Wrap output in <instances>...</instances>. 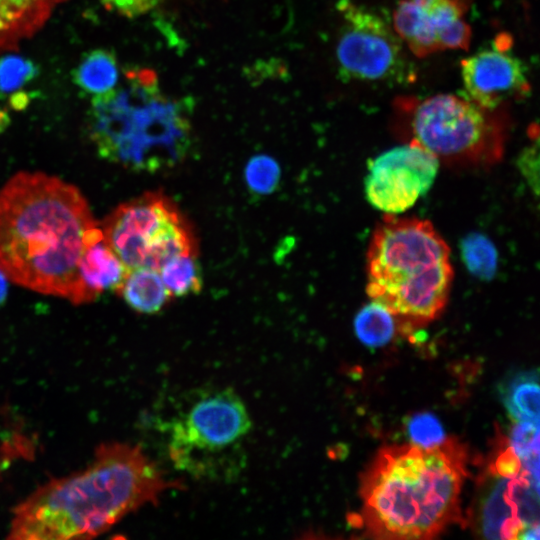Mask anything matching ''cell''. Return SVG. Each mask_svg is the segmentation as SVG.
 <instances>
[{
  "label": "cell",
  "instance_id": "cell-16",
  "mask_svg": "<svg viewBox=\"0 0 540 540\" xmlns=\"http://www.w3.org/2000/svg\"><path fill=\"white\" fill-rule=\"evenodd\" d=\"M126 304L141 314H155L172 299L159 271L137 268L128 271L115 291Z\"/></svg>",
  "mask_w": 540,
  "mask_h": 540
},
{
  "label": "cell",
  "instance_id": "cell-28",
  "mask_svg": "<svg viewBox=\"0 0 540 540\" xmlns=\"http://www.w3.org/2000/svg\"><path fill=\"white\" fill-rule=\"evenodd\" d=\"M8 113L5 109L0 108V132H2L5 127L9 124Z\"/></svg>",
  "mask_w": 540,
  "mask_h": 540
},
{
  "label": "cell",
  "instance_id": "cell-27",
  "mask_svg": "<svg viewBox=\"0 0 540 540\" xmlns=\"http://www.w3.org/2000/svg\"><path fill=\"white\" fill-rule=\"evenodd\" d=\"M7 276L4 274L3 271L0 270V305H2L8 294V282H7Z\"/></svg>",
  "mask_w": 540,
  "mask_h": 540
},
{
  "label": "cell",
  "instance_id": "cell-17",
  "mask_svg": "<svg viewBox=\"0 0 540 540\" xmlns=\"http://www.w3.org/2000/svg\"><path fill=\"white\" fill-rule=\"evenodd\" d=\"M72 78L82 92L92 97L112 91L120 81L115 54L103 48L85 53L74 69Z\"/></svg>",
  "mask_w": 540,
  "mask_h": 540
},
{
  "label": "cell",
  "instance_id": "cell-24",
  "mask_svg": "<svg viewBox=\"0 0 540 540\" xmlns=\"http://www.w3.org/2000/svg\"><path fill=\"white\" fill-rule=\"evenodd\" d=\"M280 179V168L276 161L265 155L254 156L245 168L248 187L258 194H269L275 190Z\"/></svg>",
  "mask_w": 540,
  "mask_h": 540
},
{
  "label": "cell",
  "instance_id": "cell-25",
  "mask_svg": "<svg viewBox=\"0 0 540 540\" xmlns=\"http://www.w3.org/2000/svg\"><path fill=\"white\" fill-rule=\"evenodd\" d=\"M408 435L412 443L422 448H432L446 440L440 420L430 412L414 414L407 423Z\"/></svg>",
  "mask_w": 540,
  "mask_h": 540
},
{
  "label": "cell",
  "instance_id": "cell-29",
  "mask_svg": "<svg viewBox=\"0 0 540 540\" xmlns=\"http://www.w3.org/2000/svg\"><path fill=\"white\" fill-rule=\"evenodd\" d=\"M158 3H161L163 0H156Z\"/></svg>",
  "mask_w": 540,
  "mask_h": 540
},
{
  "label": "cell",
  "instance_id": "cell-22",
  "mask_svg": "<svg viewBox=\"0 0 540 540\" xmlns=\"http://www.w3.org/2000/svg\"><path fill=\"white\" fill-rule=\"evenodd\" d=\"M461 256L467 269L476 277L490 279L497 268V250L484 235L472 233L461 240Z\"/></svg>",
  "mask_w": 540,
  "mask_h": 540
},
{
  "label": "cell",
  "instance_id": "cell-23",
  "mask_svg": "<svg viewBox=\"0 0 540 540\" xmlns=\"http://www.w3.org/2000/svg\"><path fill=\"white\" fill-rule=\"evenodd\" d=\"M506 442L524 468L539 477V423L517 422Z\"/></svg>",
  "mask_w": 540,
  "mask_h": 540
},
{
  "label": "cell",
  "instance_id": "cell-9",
  "mask_svg": "<svg viewBox=\"0 0 540 540\" xmlns=\"http://www.w3.org/2000/svg\"><path fill=\"white\" fill-rule=\"evenodd\" d=\"M337 10L341 25L335 55L341 78L396 85L414 81L410 52L391 23L352 0H339Z\"/></svg>",
  "mask_w": 540,
  "mask_h": 540
},
{
  "label": "cell",
  "instance_id": "cell-21",
  "mask_svg": "<svg viewBox=\"0 0 540 540\" xmlns=\"http://www.w3.org/2000/svg\"><path fill=\"white\" fill-rule=\"evenodd\" d=\"M39 75V66L33 60L16 53L0 56V101L22 92Z\"/></svg>",
  "mask_w": 540,
  "mask_h": 540
},
{
  "label": "cell",
  "instance_id": "cell-13",
  "mask_svg": "<svg viewBox=\"0 0 540 540\" xmlns=\"http://www.w3.org/2000/svg\"><path fill=\"white\" fill-rule=\"evenodd\" d=\"M461 78L468 99L489 110L524 99L531 90L524 63L511 51L508 36L461 61Z\"/></svg>",
  "mask_w": 540,
  "mask_h": 540
},
{
  "label": "cell",
  "instance_id": "cell-18",
  "mask_svg": "<svg viewBox=\"0 0 540 540\" xmlns=\"http://www.w3.org/2000/svg\"><path fill=\"white\" fill-rule=\"evenodd\" d=\"M500 396L514 420L539 423V376L536 370L511 376L501 386Z\"/></svg>",
  "mask_w": 540,
  "mask_h": 540
},
{
  "label": "cell",
  "instance_id": "cell-6",
  "mask_svg": "<svg viewBox=\"0 0 540 540\" xmlns=\"http://www.w3.org/2000/svg\"><path fill=\"white\" fill-rule=\"evenodd\" d=\"M252 428L248 410L230 388L192 391L164 425L173 465L191 476L222 479L244 465V441Z\"/></svg>",
  "mask_w": 540,
  "mask_h": 540
},
{
  "label": "cell",
  "instance_id": "cell-8",
  "mask_svg": "<svg viewBox=\"0 0 540 540\" xmlns=\"http://www.w3.org/2000/svg\"><path fill=\"white\" fill-rule=\"evenodd\" d=\"M103 237L125 266L159 269L180 255H197L186 218L162 192H147L117 206L100 224Z\"/></svg>",
  "mask_w": 540,
  "mask_h": 540
},
{
  "label": "cell",
  "instance_id": "cell-20",
  "mask_svg": "<svg viewBox=\"0 0 540 540\" xmlns=\"http://www.w3.org/2000/svg\"><path fill=\"white\" fill-rule=\"evenodd\" d=\"M159 274L173 297H183L201 291L203 281L197 255H180L168 260Z\"/></svg>",
  "mask_w": 540,
  "mask_h": 540
},
{
  "label": "cell",
  "instance_id": "cell-3",
  "mask_svg": "<svg viewBox=\"0 0 540 540\" xmlns=\"http://www.w3.org/2000/svg\"><path fill=\"white\" fill-rule=\"evenodd\" d=\"M468 453L457 439L432 448H382L360 483L358 524L371 537L426 539L460 519Z\"/></svg>",
  "mask_w": 540,
  "mask_h": 540
},
{
  "label": "cell",
  "instance_id": "cell-10",
  "mask_svg": "<svg viewBox=\"0 0 540 540\" xmlns=\"http://www.w3.org/2000/svg\"><path fill=\"white\" fill-rule=\"evenodd\" d=\"M470 524L490 539H539V477L527 469L501 474L487 467Z\"/></svg>",
  "mask_w": 540,
  "mask_h": 540
},
{
  "label": "cell",
  "instance_id": "cell-4",
  "mask_svg": "<svg viewBox=\"0 0 540 540\" xmlns=\"http://www.w3.org/2000/svg\"><path fill=\"white\" fill-rule=\"evenodd\" d=\"M123 76L91 99L88 130L98 154L137 172L175 168L192 145L191 106L165 95L152 70L132 68Z\"/></svg>",
  "mask_w": 540,
  "mask_h": 540
},
{
  "label": "cell",
  "instance_id": "cell-14",
  "mask_svg": "<svg viewBox=\"0 0 540 540\" xmlns=\"http://www.w3.org/2000/svg\"><path fill=\"white\" fill-rule=\"evenodd\" d=\"M64 1L0 0V54L33 36Z\"/></svg>",
  "mask_w": 540,
  "mask_h": 540
},
{
  "label": "cell",
  "instance_id": "cell-7",
  "mask_svg": "<svg viewBox=\"0 0 540 540\" xmlns=\"http://www.w3.org/2000/svg\"><path fill=\"white\" fill-rule=\"evenodd\" d=\"M394 112L409 142L439 161L481 164L502 154L506 122L501 109L489 110L466 96L439 93L400 96L394 101Z\"/></svg>",
  "mask_w": 540,
  "mask_h": 540
},
{
  "label": "cell",
  "instance_id": "cell-26",
  "mask_svg": "<svg viewBox=\"0 0 540 540\" xmlns=\"http://www.w3.org/2000/svg\"><path fill=\"white\" fill-rule=\"evenodd\" d=\"M101 2L108 9L127 17L140 16L159 4L156 0H101Z\"/></svg>",
  "mask_w": 540,
  "mask_h": 540
},
{
  "label": "cell",
  "instance_id": "cell-19",
  "mask_svg": "<svg viewBox=\"0 0 540 540\" xmlns=\"http://www.w3.org/2000/svg\"><path fill=\"white\" fill-rule=\"evenodd\" d=\"M396 320L385 307L370 301L356 314L354 330L357 338L367 347H382L393 338Z\"/></svg>",
  "mask_w": 540,
  "mask_h": 540
},
{
  "label": "cell",
  "instance_id": "cell-15",
  "mask_svg": "<svg viewBox=\"0 0 540 540\" xmlns=\"http://www.w3.org/2000/svg\"><path fill=\"white\" fill-rule=\"evenodd\" d=\"M128 271L104 237L90 243L79 262L80 280L89 302L106 290L116 291Z\"/></svg>",
  "mask_w": 540,
  "mask_h": 540
},
{
  "label": "cell",
  "instance_id": "cell-12",
  "mask_svg": "<svg viewBox=\"0 0 540 540\" xmlns=\"http://www.w3.org/2000/svg\"><path fill=\"white\" fill-rule=\"evenodd\" d=\"M471 5L472 0H398L391 24L417 58L445 50H467L472 29L466 14Z\"/></svg>",
  "mask_w": 540,
  "mask_h": 540
},
{
  "label": "cell",
  "instance_id": "cell-11",
  "mask_svg": "<svg viewBox=\"0 0 540 540\" xmlns=\"http://www.w3.org/2000/svg\"><path fill=\"white\" fill-rule=\"evenodd\" d=\"M440 161L416 143L393 147L372 159L364 180L367 201L387 215L402 213L425 195Z\"/></svg>",
  "mask_w": 540,
  "mask_h": 540
},
{
  "label": "cell",
  "instance_id": "cell-2",
  "mask_svg": "<svg viewBox=\"0 0 540 540\" xmlns=\"http://www.w3.org/2000/svg\"><path fill=\"white\" fill-rule=\"evenodd\" d=\"M173 488L181 483L167 479L139 445L102 443L86 468L51 478L14 507L8 538H94Z\"/></svg>",
  "mask_w": 540,
  "mask_h": 540
},
{
  "label": "cell",
  "instance_id": "cell-5",
  "mask_svg": "<svg viewBox=\"0 0 540 540\" xmlns=\"http://www.w3.org/2000/svg\"><path fill=\"white\" fill-rule=\"evenodd\" d=\"M366 274L371 301L401 325L418 327L446 306L453 279L450 250L429 221L387 215L372 235Z\"/></svg>",
  "mask_w": 540,
  "mask_h": 540
},
{
  "label": "cell",
  "instance_id": "cell-1",
  "mask_svg": "<svg viewBox=\"0 0 540 540\" xmlns=\"http://www.w3.org/2000/svg\"><path fill=\"white\" fill-rule=\"evenodd\" d=\"M102 237L81 192L57 177L20 172L0 190V270L16 284L89 303L79 262Z\"/></svg>",
  "mask_w": 540,
  "mask_h": 540
}]
</instances>
